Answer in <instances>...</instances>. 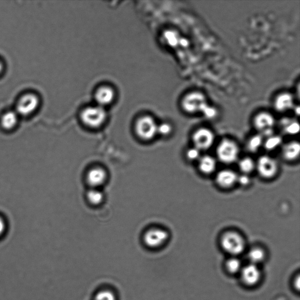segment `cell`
Segmentation results:
<instances>
[{"label":"cell","instance_id":"6da1fadb","mask_svg":"<svg viewBox=\"0 0 300 300\" xmlns=\"http://www.w3.org/2000/svg\"><path fill=\"white\" fill-rule=\"evenodd\" d=\"M208 103L205 96L197 91L191 92L186 95L181 101V106L184 111L191 115L202 113Z\"/></svg>","mask_w":300,"mask_h":300},{"label":"cell","instance_id":"7a4b0ae2","mask_svg":"<svg viewBox=\"0 0 300 300\" xmlns=\"http://www.w3.org/2000/svg\"><path fill=\"white\" fill-rule=\"evenodd\" d=\"M107 113L104 108L97 106L89 107L82 112L81 119L86 126L98 128L105 123Z\"/></svg>","mask_w":300,"mask_h":300},{"label":"cell","instance_id":"3957f363","mask_svg":"<svg viewBox=\"0 0 300 300\" xmlns=\"http://www.w3.org/2000/svg\"><path fill=\"white\" fill-rule=\"evenodd\" d=\"M220 243L227 253L234 256L242 253L245 247L243 238L239 233L234 232H227L223 234Z\"/></svg>","mask_w":300,"mask_h":300},{"label":"cell","instance_id":"277c9868","mask_svg":"<svg viewBox=\"0 0 300 300\" xmlns=\"http://www.w3.org/2000/svg\"><path fill=\"white\" fill-rule=\"evenodd\" d=\"M239 153L237 145L229 139L222 140L218 145L216 150L219 160L225 164L234 163L237 160Z\"/></svg>","mask_w":300,"mask_h":300},{"label":"cell","instance_id":"5b68a950","mask_svg":"<svg viewBox=\"0 0 300 300\" xmlns=\"http://www.w3.org/2000/svg\"><path fill=\"white\" fill-rule=\"evenodd\" d=\"M40 105L39 96L33 93H27L21 96L16 106L19 115L28 116L35 112Z\"/></svg>","mask_w":300,"mask_h":300},{"label":"cell","instance_id":"8992f818","mask_svg":"<svg viewBox=\"0 0 300 300\" xmlns=\"http://www.w3.org/2000/svg\"><path fill=\"white\" fill-rule=\"evenodd\" d=\"M158 125L152 117L148 116L138 120L136 130L137 135L144 140H150L157 134Z\"/></svg>","mask_w":300,"mask_h":300},{"label":"cell","instance_id":"52a82bcc","mask_svg":"<svg viewBox=\"0 0 300 300\" xmlns=\"http://www.w3.org/2000/svg\"><path fill=\"white\" fill-rule=\"evenodd\" d=\"M275 122L274 116L271 114L265 112L258 113L253 120L255 128L263 137H268L274 134L273 128Z\"/></svg>","mask_w":300,"mask_h":300},{"label":"cell","instance_id":"ba28073f","mask_svg":"<svg viewBox=\"0 0 300 300\" xmlns=\"http://www.w3.org/2000/svg\"><path fill=\"white\" fill-rule=\"evenodd\" d=\"M214 140V134L208 129L200 128L193 134L192 141L194 147L200 151L209 149L212 147Z\"/></svg>","mask_w":300,"mask_h":300},{"label":"cell","instance_id":"9c48e42d","mask_svg":"<svg viewBox=\"0 0 300 300\" xmlns=\"http://www.w3.org/2000/svg\"><path fill=\"white\" fill-rule=\"evenodd\" d=\"M258 174L261 177L270 179L274 177L278 170V164L274 158L268 156H261L256 164Z\"/></svg>","mask_w":300,"mask_h":300},{"label":"cell","instance_id":"30bf717a","mask_svg":"<svg viewBox=\"0 0 300 300\" xmlns=\"http://www.w3.org/2000/svg\"><path fill=\"white\" fill-rule=\"evenodd\" d=\"M168 234L166 231L161 229H152L148 230L144 236L146 245L151 249H157L167 242Z\"/></svg>","mask_w":300,"mask_h":300},{"label":"cell","instance_id":"8fae6325","mask_svg":"<svg viewBox=\"0 0 300 300\" xmlns=\"http://www.w3.org/2000/svg\"><path fill=\"white\" fill-rule=\"evenodd\" d=\"M241 278L244 284L254 285L259 281L261 273L256 265L250 264L241 270Z\"/></svg>","mask_w":300,"mask_h":300},{"label":"cell","instance_id":"7c38bea8","mask_svg":"<svg viewBox=\"0 0 300 300\" xmlns=\"http://www.w3.org/2000/svg\"><path fill=\"white\" fill-rule=\"evenodd\" d=\"M274 109L278 112L284 113L294 107V98L288 92H283L275 98L274 102Z\"/></svg>","mask_w":300,"mask_h":300},{"label":"cell","instance_id":"4fadbf2b","mask_svg":"<svg viewBox=\"0 0 300 300\" xmlns=\"http://www.w3.org/2000/svg\"><path fill=\"white\" fill-rule=\"evenodd\" d=\"M237 175L232 170H225L218 172L216 177L217 184L223 188L233 187L237 182Z\"/></svg>","mask_w":300,"mask_h":300},{"label":"cell","instance_id":"5bb4252c","mask_svg":"<svg viewBox=\"0 0 300 300\" xmlns=\"http://www.w3.org/2000/svg\"><path fill=\"white\" fill-rule=\"evenodd\" d=\"M115 93L108 86H103L96 92L95 99L99 106L104 107L111 104L115 99Z\"/></svg>","mask_w":300,"mask_h":300},{"label":"cell","instance_id":"9a60e30c","mask_svg":"<svg viewBox=\"0 0 300 300\" xmlns=\"http://www.w3.org/2000/svg\"><path fill=\"white\" fill-rule=\"evenodd\" d=\"M107 174L106 171L101 168L92 169L88 172L87 180L90 185L93 188H98L105 183L106 180Z\"/></svg>","mask_w":300,"mask_h":300},{"label":"cell","instance_id":"2e32d148","mask_svg":"<svg viewBox=\"0 0 300 300\" xmlns=\"http://www.w3.org/2000/svg\"><path fill=\"white\" fill-rule=\"evenodd\" d=\"M299 153L300 145L295 141L285 145L282 149V156L288 161L296 159L299 157Z\"/></svg>","mask_w":300,"mask_h":300},{"label":"cell","instance_id":"e0dca14e","mask_svg":"<svg viewBox=\"0 0 300 300\" xmlns=\"http://www.w3.org/2000/svg\"><path fill=\"white\" fill-rule=\"evenodd\" d=\"M19 115L16 112L9 111L2 116L0 123L3 128L7 130H12L18 123Z\"/></svg>","mask_w":300,"mask_h":300},{"label":"cell","instance_id":"ac0fdd59","mask_svg":"<svg viewBox=\"0 0 300 300\" xmlns=\"http://www.w3.org/2000/svg\"><path fill=\"white\" fill-rule=\"evenodd\" d=\"M216 163L214 158L205 156L199 159V168L202 173L210 174L215 170Z\"/></svg>","mask_w":300,"mask_h":300},{"label":"cell","instance_id":"d6986e66","mask_svg":"<svg viewBox=\"0 0 300 300\" xmlns=\"http://www.w3.org/2000/svg\"><path fill=\"white\" fill-rule=\"evenodd\" d=\"M265 253L260 248L254 247L247 253V259L250 264L257 265L264 260Z\"/></svg>","mask_w":300,"mask_h":300},{"label":"cell","instance_id":"ffe728a7","mask_svg":"<svg viewBox=\"0 0 300 300\" xmlns=\"http://www.w3.org/2000/svg\"><path fill=\"white\" fill-rule=\"evenodd\" d=\"M281 125L285 133L294 135L299 133V123L294 120L285 118L281 120Z\"/></svg>","mask_w":300,"mask_h":300},{"label":"cell","instance_id":"44dd1931","mask_svg":"<svg viewBox=\"0 0 300 300\" xmlns=\"http://www.w3.org/2000/svg\"><path fill=\"white\" fill-rule=\"evenodd\" d=\"M263 139L264 137L260 134L251 137L247 144L248 151L251 153L257 152L260 148L263 146Z\"/></svg>","mask_w":300,"mask_h":300},{"label":"cell","instance_id":"7402d4cb","mask_svg":"<svg viewBox=\"0 0 300 300\" xmlns=\"http://www.w3.org/2000/svg\"><path fill=\"white\" fill-rule=\"evenodd\" d=\"M282 143V139L280 136L271 135L266 138V140L264 141L263 146L267 151H273L279 146Z\"/></svg>","mask_w":300,"mask_h":300},{"label":"cell","instance_id":"603a6c76","mask_svg":"<svg viewBox=\"0 0 300 300\" xmlns=\"http://www.w3.org/2000/svg\"><path fill=\"white\" fill-rule=\"evenodd\" d=\"M239 168L243 174L248 175L256 168V164L251 158L245 157L240 160Z\"/></svg>","mask_w":300,"mask_h":300},{"label":"cell","instance_id":"cb8c5ba5","mask_svg":"<svg viewBox=\"0 0 300 300\" xmlns=\"http://www.w3.org/2000/svg\"><path fill=\"white\" fill-rule=\"evenodd\" d=\"M87 198L92 204L99 205L104 199V195L98 188H92L87 193Z\"/></svg>","mask_w":300,"mask_h":300},{"label":"cell","instance_id":"d4e9b609","mask_svg":"<svg viewBox=\"0 0 300 300\" xmlns=\"http://www.w3.org/2000/svg\"><path fill=\"white\" fill-rule=\"evenodd\" d=\"M227 271L230 273H236L242 270V264L239 260L236 258H230L227 260L226 264Z\"/></svg>","mask_w":300,"mask_h":300},{"label":"cell","instance_id":"484cf974","mask_svg":"<svg viewBox=\"0 0 300 300\" xmlns=\"http://www.w3.org/2000/svg\"><path fill=\"white\" fill-rule=\"evenodd\" d=\"M94 300H117L115 293L109 289H102L95 296Z\"/></svg>","mask_w":300,"mask_h":300},{"label":"cell","instance_id":"4316f807","mask_svg":"<svg viewBox=\"0 0 300 300\" xmlns=\"http://www.w3.org/2000/svg\"><path fill=\"white\" fill-rule=\"evenodd\" d=\"M202 114L206 119H213L218 115V111L215 107L208 105L203 110Z\"/></svg>","mask_w":300,"mask_h":300},{"label":"cell","instance_id":"83f0119b","mask_svg":"<svg viewBox=\"0 0 300 300\" xmlns=\"http://www.w3.org/2000/svg\"><path fill=\"white\" fill-rule=\"evenodd\" d=\"M186 156L189 161L199 160V158H201V151L195 147L189 148L187 150V153H186Z\"/></svg>","mask_w":300,"mask_h":300},{"label":"cell","instance_id":"f1b7e54d","mask_svg":"<svg viewBox=\"0 0 300 300\" xmlns=\"http://www.w3.org/2000/svg\"><path fill=\"white\" fill-rule=\"evenodd\" d=\"M172 126L170 124L167 123H161L157 126V134H159L161 136H167L170 135L172 132Z\"/></svg>","mask_w":300,"mask_h":300},{"label":"cell","instance_id":"f546056e","mask_svg":"<svg viewBox=\"0 0 300 300\" xmlns=\"http://www.w3.org/2000/svg\"><path fill=\"white\" fill-rule=\"evenodd\" d=\"M250 178L249 175L247 174L241 175L237 176V182H239V184L243 187L249 185L250 183Z\"/></svg>","mask_w":300,"mask_h":300},{"label":"cell","instance_id":"4dcf8cb0","mask_svg":"<svg viewBox=\"0 0 300 300\" xmlns=\"http://www.w3.org/2000/svg\"><path fill=\"white\" fill-rule=\"evenodd\" d=\"M6 229V224L4 220L2 218H0V237L3 235Z\"/></svg>","mask_w":300,"mask_h":300},{"label":"cell","instance_id":"1f68e13d","mask_svg":"<svg viewBox=\"0 0 300 300\" xmlns=\"http://www.w3.org/2000/svg\"><path fill=\"white\" fill-rule=\"evenodd\" d=\"M3 70H4V65H3L2 61L0 60V75L2 74Z\"/></svg>","mask_w":300,"mask_h":300},{"label":"cell","instance_id":"d6a6232c","mask_svg":"<svg viewBox=\"0 0 300 300\" xmlns=\"http://www.w3.org/2000/svg\"><path fill=\"white\" fill-rule=\"evenodd\" d=\"M295 113L296 114H297L298 115H299V112H300L299 111V106H297V107H296V108H295Z\"/></svg>","mask_w":300,"mask_h":300}]
</instances>
